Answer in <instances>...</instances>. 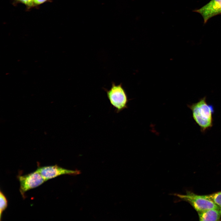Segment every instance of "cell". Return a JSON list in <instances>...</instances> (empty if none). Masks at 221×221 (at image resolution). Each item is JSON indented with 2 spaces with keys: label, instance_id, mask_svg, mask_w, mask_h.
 Returning a JSON list of instances; mask_svg holds the SVG:
<instances>
[{
  "label": "cell",
  "instance_id": "obj_7",
  "mask_svg": "<svg viewBox=\"0 0 221 221\" xmlns=\"http://www.w3.org/2000/svg\"><path fill=\"white\" fill-rule=\"evenodd\" d=\"M200 221H220L221 209L212 208L197 212Z\"/></svg>",
  "mask_w": 221,
  "mask_h": 221
},
{
  "label": "cell",
  "instance_id": "obj_1",
  "mask_svg": "<svg viewBox=\"0 0 221 221\" xmlns=\"http://www.w3.org/2000/svg\"><path fill=\"white\" fill-rule=\"evenodd\" d=\"M188 107L191 110L193 118L202 132L212 127L214 110L213 106L207 103L206 97L196 103L188 105Z\"/></svg>",
  "mask_w": 221,
  "mask_h": 221
},
{
  "label": "cell",
  "instance_id": "obj_9",
  "mask_svg": "<svg viewBox=\"0 0 221 221\" xmlns=\"http://www.w3.org/2000/svg\"><path fill=\"white\" fill-rule=\"evenodd\" d=\"M221 209V191L207 195Z\"/></svg>",
  "mask_w": 221,
  "mask_h": 221
},
{
  "label": "cell",
  "instance_id": "obj_8",
  "mask_svg": "<svg viewBox=\"0 0 221 221\" xmlns=\"http://www.w3.org/2000/svg\"><path fill=\"white\" fill-rule=\"evenodd\" d=\"M7 200L4 194L1 191H0V219L1 220L2 216L3 211L7 206Z\"/></svg>",
  "mask_w": 221,
  "mask_h": 221
},
{
  "label": "cell",
  "instance_id": "obj_6",
  "mask_svg": "<svg viewBox=\"0 0 221 221\" xmlns=\"http://www.w3.org/2000/svg\"><path fill=\"white\" fill-rule=\"evenodd\" d=\"M193 11L201 14L205 24L211 18L221 14V0H211L203 7Z\"/></svg>",
  "mask_w": 221,
  "mask_h": 221
},
{
  "label": "cell",
  "instance_id": "obj_10",
  "mask_svg": "<svg viewBox=\"0 0 221 221\" xmlns=\"http://www.w3.org/2000/svg\"><path fill=\"white\" fill-rule=\"evenodd\" d=\"M14 3L15 4L22 3L25 5L28 9L34 7V0H14Z\"/></svg>",
  "mask_w": 221,
  "mask_h": 221
},
{
  "label": "cell",
  "instance_id": "obj_4",
  "mask_svg": "<svg viewBox=\"0 0 221 221\" xmlns=\"http://www.w3.org/2000/svg\"><path fill=\"white\" fill-rule=\"evenodd\" d=\"M20 184V191L23 197L25 198L26 192L41 185L45 180L36 170L25 175L18 176Z\"/></svg>",
  "mask_w": 221,
  "mask_h": 221
},
{
  "label": "cell",
  "instance_id": "obj_5",
  "mask_svg": "<svg viewBox=\"0 0 221 221\" xmlns=\"http://www.w3.org/2000/svg\"><path fill=\"white\" fill-rule=\"evenodd\" d=\"M36 171L41 175L46 181L61 175L76 174L79 173L78 171L66 169L57 165L40 167Z\"/></svg>",
  "mask_w": 221,
  "mask_h": 221
},
{
  "label": "cell",
  "instance_id": "obj_11",
  "mask_svg": "<svg viewBox=\"0 0 221 221\" xmlns=\"http://www.w3.org/2000/svg\"><path fill=\"white\" fill-rule=\"evenodd\" d=\"M49 0H34V6H37L40 5L43 3L49 1Z\"/></svg>",
  "mask_w": 221,
  "mask_h": 221
},
{
  "label": "cell",
  "instance_id": "obj_3",
  "mask_svg": "<svg viewBox=\"0 0 221 221\" xmlns=\"http://www.w3.org/2000/svg\"><path fill=\"white\" fill-rule=\"evenodd\" d=\"M178 196L189 203L197 212L219 208L207 195H199L191 191H187L186 194L178 195Z\"/></svg>",
  "mask_w": 221,
  "mask_h": 221
},
{
  "label": "cell",
  "instance_id": "obj_2",
  "mask_svg": "<svg viewBox=\"0 0 221 221\" xmlns=\"http://www.w3.org/2000/svg\"><path fill=\"white\" fill-rule=\"evenodd\" d=\"M105 91L110 104L117 113L127 107V96L121 83L116 84L112 82L110 88Z\"/></svg>",
  "mask_w": 221,
  "mask_h": 221
}]
</instances>
